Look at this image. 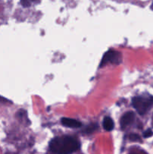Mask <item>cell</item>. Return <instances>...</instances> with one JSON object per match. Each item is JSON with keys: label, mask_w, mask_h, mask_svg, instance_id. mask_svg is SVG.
<instances>
[{"label": "cell", "mask_w": 153, "mask_h": 154, "mask_svg": "<svg viewBox=\"0 0 153 154\" xmlns=\"http://www.w3.org/2000/svg\"><path fill=\"white\" fill-rule=\"evenodd\" d=\"M130 139L131 140V141H140V136L138 135H136V134H131V135H130Z\"/></svg>", "instance_id": "obj_9"}, {"label": "cell", "mask_w": 153, "mask_h": 154, "mask_svg": "<svg viewBox=\"0 0 153 154\" xmlns=\"http://www.w3.org/2000/svg\"><path fill=\"white\" fill-rule=\"evenodd\" d=\"M40 1V0H20V2L24 8H28L30 7L32 5L38 3Z\"/></svg>", "instance_id": "obj_7"}, {"label": "cell", "mask_w": 153, "mask_h": 154, "mask_svg": "<svg viewBox=\"0 0 153 154\" xmlns=\"http://www.w3.org/2000/svg\"><path fill=\"white\" fill-rule=\"evenodd\" d=\"M132 105L138 114L143 115L153 105V96H136L132 99Z\"/></svg>", "instance_id": "obj_2"}, {"label": "cell", "mask_w": 153, "mask_h": 154, "mask_svg": "<svg viewBox=\"0 0 153 154\" xmlns=\"http://www.w3.org/2000/svg\"><path fill=\"white\" fill-rule=\"evenodd\" d=\"M122 61V56L119 52L114 51V50H110L107 52L105 53L104 55L103 59L100 62V66L102 67L106 63H112V64H119Z\"/></svg>", "instance_id": "obj_3"}, {"label": "cell", "mask_w": 153, "mask_h": 154, "mask_svg": "<svg viewBox=\"0 0 153 154\" xmlns=\"http://www.w3.org/2000/svg\"><path fill=\"white\" fill-rule=\"evenodd\" d=\"M103 127L104 130L110 132L114 128V122L110 117H105L103 120Z\"/></svg>", "instance_id": "obj_6"}, {"label": "cell", "mask_w": 153, "mask_h": 154, "mask_svg": "<svg viewBox=\"0 0 153 154\" xmlns=\"http://www.w3.org/2000/svg\"><path fill=\"white\" fill-rule=\"evenodd\" d=\"M152 135H153V132L152 129H147V130L143 133V137L146 138H150V137L152 136Z\"/></svg>", "instance_id": "obj_8"}, {"label": "cell", "mask_w": 153, "mask_h": 154, "mask_svg": "<svg viewBox=\"0 0 153 154\" xmlns=\"http://www.w3.org/2000/svg\"><path fill=\"white\" fill-rule=\"evenodd\" d=\"M134 120V114L133 112H127L122 117L120 120V125L122 128H125L132 123Z\"/></svg>", "instance_id": "obj_5"}, {"label": "cell", "mask_w": 153, "mask_h": 154, "mask_svg": "<svg viewBox=\"0 0 153 154\" xmlns=\"http://www.w3.org/2000/svg\"><path fill=\"white\" fill-rule=\"evenodd\" d=\"M61 122H62V124L63 126L68 128L76 129V128H80L82 126V123L78 121V120H74V119L63 117V118H62Z\"/></svg>", "instance_id": "obj_4"}, {"label": "cell", "mask_w": 153, "mask_h": 154, "mask_svg": "<svg viewBox=\"0 0 153 154\" xmlns=\"http://www.w3.org/2000/svg\"><path fill=\"white\" fill-rule=\"evenodd\" d=\"M80 147V143L71 136H61L53 138L50 143V148L56 154H70Z\"/></svg>", "instance_id": "obj_1"}]
</instances>
